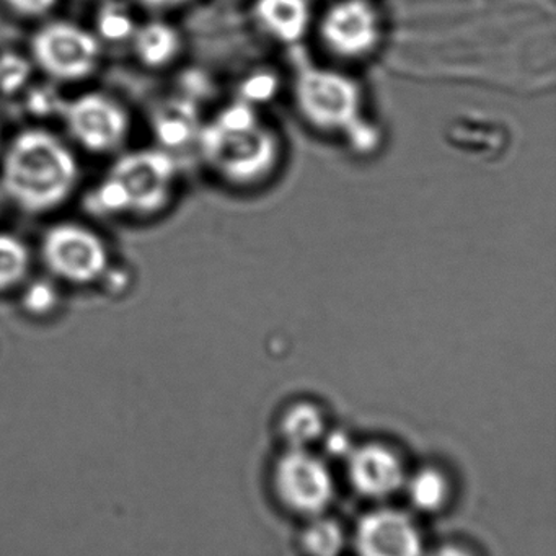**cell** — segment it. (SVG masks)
I'll use <instances>...</instances> for the list:
<instances>
[{
	"instance_id": "cell-19",
	"label": "cell",
	"mask_w": 556,
	"mask_h": 556,
	"mask_svg": "<svg viewBox=\"0 0 556 556\" xmlns=\"http://www.w3.org/2000/svg\"><path fill=\"white\" fill-rule=\"evenodd\" d=\"M135 18L129 14L128 9L122 4H106L97 17V37L102 40L118 43L123 40H131L135 34Z\"/></svg>"
},
{
	"instance_id": "cell-4",
	"label": "cell",
	"mask_w": 556,
	"mask_h": 556,
	"mask_svg": "<svg viewBox=\"0 0 556 556\" xmlns=\"http://www.w3.org/2000/svg\"><path fill=\"white\" fill-rule=\"evenodd\" d=\"M100 56L99 37L71 22H51L31 38L34 63L60 83H77L92 76Z\"/></svg>"
},
{
	"instance_id": "cell-25",
	"label": "cell",
	"mask_w": 556,
	"mask_h": 556,
	"mask_svg": "<svg viewBox=\"0 0 556 556\" xmlns=\"http://www.w3.org/2000/svg\"><path fill=\"white\" fill-rule=\"evenodd\" d=\"M431 556H473L467 549L462 548L457 545H444L441 548L435 549Z\"/></svg>"
},
{
	"instance_id": "cell-15",
	"label": "cell",
	"mask_w": 556,
	"mask_h": 556,
	"mask_svg": "<svg viewBox=\"0 0 556 556\" xmlns=\"http://www.w3.org/2000/svg\"><path fill=\"white\" fill-rule=\"evenodd\" d=\"M324 418L320 409L311 403H298L286 412L281 422L285 435L291 448H305L324 435Z\"/></svg>"
},
{
	"instance_id": "cell-16",
	"label": "cell",
	"mask_w": 556,
	"mask_h": 556,
	"mask_svg": "<svg viewBox=\"0 0 556 556\" xmlns=\"http://www.w3.org/2000/svg\"><path fill=\"white\" fill-rule=\"evenodd\" d=\"M30 266L27 243L12 233L0 232V292L21 285L30 273Z\"/></svg>"
},
{
	"instance_id": "cell-20",
	"label": "cell",
	"mask_w": 556,
	"mask_h": 556,
	"mask_svg": "<svg viewBox=\"0 0 556 556\" xmlns=\"http://www.w3.org/2000/svg\"><path fill=\"white\" fill-rule=\"evenodd\" d=\"M30 77V63L15 54L0 58V90L14 93L27 84Z\"/></svg>"
},
{
	"instance_id": "cell-2",
	"label": "cell",
	"mask_w": 556,
	"mask_h": 556,
	"mask_svg": "<svg viewBox=\"0 0 556 556\" xmlns=\"http://www.w3.org/2000/svg\"><path fill=\"white\" fill-rule=\"evenodd\" d=\"M201 154L217 177L232 185L268 178L279 161L278 136L247 105L223 110L200 131Z\"/></svg>"
},
{
	"instance_id": "cell-14",
	"label": "cell",
	"mask_w": 556,
	"mask_h": 556,
	"mask_svg": "<svg viewBox=\"0 0 556 556\" xmlns=\"http://www.w3.org/2000/svg\"><path fill=\"white\" fill-rule=\"evenodd\" d=\"M152 126L161 149L167 152L184 148L194 138H200L197 112L184 100H170L155 110Z\"/></svg>"
},
{
	"instance_id": "cell-10",
	"label": "cell",
	"mask_w": 556,
	"mask_h": 556,
	"mask_svg": "<svg viewBox=\"0 0 556 556\" xmlns=\"http://www.w3.org/2000/svg\"><path fill=\"white\" fill-rule=\"evenodd\" d=\"M354 548L357 556H422V539L406 514L377 509L357 522Z\"/></svg>"
},
{
	"instance_id": "cell-12",
	"label": "cell",
	"mask_w": 556,
	"mask_h": 556,
	"mask_svg": "<svg viewBox=\"0 0 556 556\" xmlns=\"http://www.w3.org/2000/svg\"><path fill=\"white\" fill-rule=\"evenodd\" d=\"M255 18L269 37L294 43L307 31L311 5L308 0H256Z\"/></svg>"
},
{
	"instance_id": "cell-13",
	"label": "cell",
	"mask_w": 556,
	"mask_h": 556,
	"mask_svg": "<svg viewBox=\"0 0 556 556\" xmlns=\"http://www.w3.org/2000/svg\"><path fill=\"white\" fill-rule=\"evenodd\" d=\"M132 51L139 63L149 70H161L168 66L181 50L178 31L162 21H151L138 25L131 37Z\"/></svg>"
},
{
	"instance_id": "cell-5",
	"label": "cell",
	"mask_w": 556,
	"mask_h": 556,
	"mask_svg": "<svg viewBox=\"0 0 556 556\" xmlns=\"http://www.w3.org/2000/svg\"><path fill=\"white\" fill-rule=\"evenodd\" d=\"M299 112L320 131H348L363 112L359 87L333 71H302L295 86Z\"/></svg>"
},
{
	"instance_id": "cell-1",
	"label": "cell",
	"mask_w": 556,
	"mask_h": 556,
	"mask_svg": "<svg viewBox=\"0 0 556 556\" xmlns=\"http://www.w3.org/2000/svg\"><path fill=\"white\" fill-rule=\"evenodd\" d=\"M79 162L53 132L28 129L15 136L0 167V190L24 213L63 206L79 181Z\"/></svg>"
},
{
	"instance_id": "cell-11",
	"label": "cell",
	"mask_w": 556,
	"mask_h": 556,
	"mask_svg": "<svg viewBox=\"0 0 556 556\" xmlns=\"http://www.w3.org/2000/svg\"><path fill=\"white\" fill-rule=\"evenodd\" d=\"M348 477L363 496H390L405 483V468L395 452L382 444H364L348 455Z\"/></svg>"
},
{
	"instance_id": "cell-6",
	"label": "cell",
	"mask_w": 556,
	"mask_h": 556,
	"mask_svg": "<svg viewBox=\"0 0 556 556\" xmlns=\"http://www.w3.org/2000/svg\"><path fill=\"white\" fill-rule=\"evenodd\" d=\"M41 258L51 275L71 285H90L102 278L110 265L105 240L76 223L50 227L41 240Z\"/></svg>"
},
{
	"instance_id": "cell-8",
	"label": "cell",
	"mask_w": 556,
	"mask_h": 556,
	"mask_svg": "<svg viewBox=\"0 0 556 556\" xmlns=\"http://www.w3.org/2000/svg\"><path fill=\"white\" fill-rule=\"evenodd\" d=\"M71 138L93 154H106L125 144L129 132L128 112L112 97L84 93L61 109Z\"/></svg>"
},
{
	"instance_id": "cell-24",
	"label": "cell",
	"mask_w": 556,
	"mask_h": 556,
	"mask_svg": "<svg viewBox=\"0 0 556 556\" xmlns=\"http://www.w3.org/2000/svg\"><path fill=\"white\" fill-rule=\"evenodd\" d=\"M138 2L151 11H172V9L184 8L191 0H138Z\"/></svg>"
},
{
	"instance_id": "cell-7",
	"label": "cell",
	"mask_w": 556,
	"mask_h": 556,
	"mask_svg": "<svg viewBox=\"0 0 556 556\" xmlns=\"http://www.w3.org/2000/svg\"><path fill=\"white\" fill-rule=\"evenodd\" d=\"M273 486L292 513L320 516L334 496L333 477L327 465L305 448H291L276 462Z\"/></svg>"
},
{
	"instance_id": "cell-23",
	"label": "cell",
	"mask_w": 556,
	"mask_h": 556,
	"mask_svg": "<svg viewBox=\"0 0 556 556\" xmlns=\"http://www.w3.org/2000/svg\"><path fill=\"white\" fill-rule=\"evenodd\" d=\"M325 445H327L328 454L334 455V457H348L354 448L350 438L341 431L331 432L325 439Z\"/></svg>"
},
{
	"instance_id": "cell-9",
	"label": "cell",
	"mask_w": 556,
	"mask_h": 556,
	"mask_svg": "<svg viewBox=\"0 0 556 556\" xmlns=\"http://www.w3.org/2000/svg\"><path fill=\"white\" fill-rule=\"evenodd\" d=\"M320 37L334 56L359 61L379 47L382 27L379 15L366 0H340L325 12Z\"/></svg>"
},
{
	"instance_id": "cell-21",
	"label": "cell",
	"mask_w": 556,
	"mask_h": 556,
	"mask_svg": "<svg viewBox=\"0 0 556 556\" xmlns=\"http://www.w3.org/2000/svg\"><path fill=\"white\" fill-rule=\"evenodd\" d=\"M58 294L50 282L37 281L27 289L24 305L30 314L45 315L56 307Z\"/></svg>"
},
{
	"instance_id": "cell-17",
	"label": "cell",
	"mask_w": 556,
	"mask_h": 556,
	"mask_svg": "<svg viewBox=\"0 0 556 556\" xmlns=\"http://www.w3.org/2000/svg\"><path fill=\"white\" fill-rule=\"evenodd\" d=\"M302 545L311 556H340L346 535L337 520L318 517L302 533Z\"/></svg>"
},
{
	"instance_id": "cell-22",
	"label": "cell",
	"mask_w": 556,
	"mask_h": 556,
	"mask_svg": "<svg viewBox=\"0 0 556 556\" xmlns=\"http://www.w3.org/2000/svg\"><path fill=\"white\" fill-rule=\"evenodd\" d=\"M14 14L24 18H40L56 8L58 0H4Z\"/></svg>"
},
{
	"instance_id": "cell-3",
	"label": "cell",
	"mask_w": 556,
	"mask_h": 556,
	"mask_svg": "<svg viewBox=\"0 0 556 556\" xmlns=\"http://www.w3.org/2000/svg\"><path fill=\"white\" fill-rule=\"evenodd\" d=\"M106 175L122 190L128 214L149 217L170 203L177 165L164 149H141L122 155Z\"/></svg>"
},
{
	"instance_id": "cell-18",
	"label": "cell",
	"mask_w": 556,
	"mask_h": 556,
	"mask_svg": "<svg viewBox=\"0 0 556 556\" xmlns=\"http://www.w3.org/2000/svg\"><path fill=\"white\" fill-rule=\"evenodd\" d=\"M408 493L418 509L435 510L447 500V480L434 468H422L409 480Z\"/></svg>"
}]
</instances>
